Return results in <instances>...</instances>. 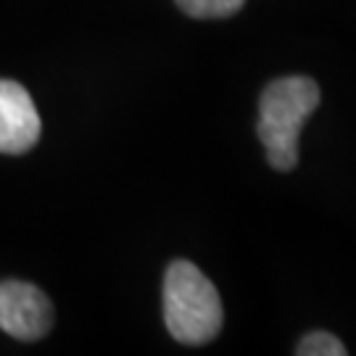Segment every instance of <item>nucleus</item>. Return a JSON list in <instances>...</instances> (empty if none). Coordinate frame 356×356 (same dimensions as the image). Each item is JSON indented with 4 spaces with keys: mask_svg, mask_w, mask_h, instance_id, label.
<instances>
[{
    "mask_svg": "<svg viewBox=\"0 0 356 356\" xmlns=\"http://www.w3.org/2000/svg\"><path fill=\"white\" fill-rule=\"evenodd\" d=\"M319 106V85L312 76H280L259 101V138L272 169L291 172L298 164V135Z\"/></svg>",
    "mask_w": 356,
    "mask_h": 356,
    "instance_id": "nucleus-1",
    "label": "nucleus"
},
{
    "mask_svg": "<svg viewBox=\"0 0 356 356\" xmlns=\"http://www.w3.org/2000/svg\"><path fill=\"white\" fill-rule=\"evenodd\" d=\"M222 319L214 282L193 261H172L164 275V322L172 338L185 346H204L219 335Z\"/></svg>",
    "mask_w": 356,
    "mask_h": 356,
    "instance_id": "nucleus-2",
    "label": "nucleus"
},
{
    "mask_svg": "<svg viewBox=\"0 0 356 356\" xmlns=\"http://www.w3.org/2000/svg\"><path fill=\"white\" fill-rule=\"evenodd\" d=\"M53 327V306L45 293L22 280L0 282V330L16 341H40Z\"/></svg>",
    "mask_w": 356,
    "mask_h": 356,
    "instance_id": "nucleus-3",
    "label": "nucleus"
},
{
    "mask_svg": "<svg viewBox=\"0 0 356 356\" xmlns=\"http://www.w3.org/2000/svg\"><path fill=\"white\" fill-rule=\"evenodd\" d=\"M40 114L32 95L13 79H0V153L19 156L40 140Z\"/></svg>",
    "mask_w": 356,
    "mask_h": 356,
    "instance_id": "nucleus-4",
    "label": "nucleus"
},
{
    "mask_svg": "<svg viewBox=\"0 0 356 356\" xmlns=\"http://www.w3.org/2000/svg\"><path fill=\"white\" fill-rule=\"evenodd\" d=\"M245 0H177L182 11L193 19H225L243 8Z\"/></svg>",
    "mask_w": 356,
    "mask_h": 356,
    "instance_id": "nucleus-5",
    "label": "nucleus"
},
{
    "mask_svg": "<svg viewBox=\"0 0 356 356\" xmlns=\"http://www.w3.org/2000/svg\"><path fill=\"white\" fill-rule=\"evenodd\" d=\"M298 356H346V346L325 330L309 332L306 338H301V343L296 346Z\"/></svg>",
    "mask_w": 356,
    "mask_h": 356,
    "instance_id": "nucleus-6",
    "label": "nucleus"
}]
</instances>
